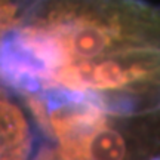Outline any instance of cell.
<instances>
[{
    "instance_id": "obj_2",
    "label": "cell",
    "mask_w": 160,
    "mask_h": 160,
    "mask_svg": "<svg viewBox=\"0 0 160 160\" xmlns=\"http://www.w3.org/2000/svg\"><path fill=\"white\" fill-rule=\"evenodd\" d=\"M42 131L22 95L0 83V160H45L53 145L40 147Z\"/></svg>"
},
{
    "instance_id": "obj_1",
    "label": "cell",
    "mask_w": 160,
    "mask_h": 160,
    "mask_svg": "<svg viewBox=\"0 0 160 160\" xmlns=\"http://www.w3.org/2000/svg\"><path fill=\"white\" fill-rule=\"evenodd\" d=\"M0 83L117 117L160 116V9L142 0H33L0 36Z\"/></svg>"
}]
</instances>
